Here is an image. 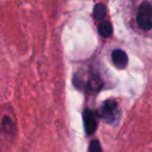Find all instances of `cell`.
<instances>
[{"mask_svg":"<svg viewBox=\"0 0 152 152\" xmlns=\"http://www.w3.org/2000/svg\"><path fill=\"white\" fill-rule=\"evenodd\" d=\"M98 116L105 122L113 124L118 121L120 117V110H119L118 103L114 100H106L103 102L101 107L99 108Z\"/></svg>","mask_w":152,"mask_h":152,"instance_id":"1","label":"cell"},{"mask_svg":"<svg viewBox=\"0 0 152 152\" xmlns=\"http://www.w3.org/2000/svg\"><path fill=\"white\" fill-rule=\"evenodd\" d=\"M137 24L142 30H150L152 28V4L147 1L140 5L137 14Z\"/></svg>","mask_w":152,"mask_h":152,"instance_id":"2","label":"cell"},{"mask_svg":"<svg viewBox=\"0 0 152 152\" xmlns=\"http://www.w3.org/2000/svg\"><path fill=\"white\" fill-rule=\"evenodd\" d=\"M83 124H85V129L87 134H93L98 126L97 114L94 110H86L83 112Z\"/></svg>","mask_w":152,"mask_h":152,"instance_id":"3","label":"cell"},{"mask_svg":"<svg viewBox=\"0 0 152 152\" xmlns=\"http://www.w3.org/2000/svg\"><path fill=\"white\" fill-rule=\"evenodd\" d=\"M112 59L114 61V65L118 69H124L128 64V56L122 49H115L112 53Z\"/></svg>","mask_w":152,"mask_h":152,"instance_id":"4","label":"cell"},{"mask_svg":"<svg viewBox=\"0 0 152 152\" xmlns=\"http://www.w3.org/2000/svg\"><path fill=\"white\" fill-rule=\"evenodd\" d=\"M98 32L102 38H110L113 34V25L108 21H102L98 26Z\"/></svg>","mask_w":152,"mask_h":152,"instance_id":"5","label":"cell"},{"mask_svg":"<svg viewBox=\"0 0 152 152\" xmlns=\"http://www.w3.org/2000/svg\"><path fill=\"white\" fill-rule=\"evenodd\" d=\"M106 13H107V11H106L105 5L102 4V3H98V4H96L94 7L93 16L96 20H99V21L103 20L106 16Z\"/></svg>","mask_w":152,"mask_h":152,"instance_id":"6","label":"cell"},{"mask_svg":"<svg viewBox=\"0 0 152 152\" xmlns=\"http://www.w3.org/2000/svg\"><path fill=\"white\" fill-rule=\"evenodd\" d=\"M88 152H102L101 145H100L98 140H94L90 143L89 146V151Z\"/></svg>","mask_w":152,"mask_h":152,"instance_id":"7","label":"cell"}]
</instances>
